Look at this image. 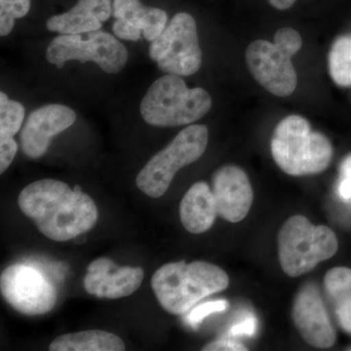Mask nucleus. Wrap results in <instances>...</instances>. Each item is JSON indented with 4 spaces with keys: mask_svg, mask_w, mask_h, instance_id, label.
<instances>
[{
    "mask_svg": "<svg viewBox=\"0 0 351 351\" xmlns=\"http://www.w3.org/2000/svg\"><path fill=\"white\" fill-rule=\"evenodd\" d=\"M18 204L39 232L54 241H68L89 232L98 221L93 199L80 186L44 179L32 182L21 191Z\"/></svg>",
    "mask_w": 351,
    "mask_h": 351,
    "instance_id": "nucleus-1",
    "label": "nucleus"
},
{
    "mask_svg": "<svg viewBox=\"0 0 351 351\" xmlns=\"http://www.w3.org/2000/svg\"><path fill=\"white\" fill-rule=\"evenodd\" d=\"M230 278L213 263L196 261L169 263L156 270L152 287L164 311L174 315L188 313L197 302L225 291Z\"/></svg>",
    "mask_w": 351,
    "mask_h": 351,
    "instance_id": "nucleus-2",
    "label": "nucleus"
},
{
    "mask_svg": "<svg viewBox=\"0 0 351 351\" xmlns=\"http://www.w3.org/2000/svg\"><path fill=\"white\" fill-rule=\"evenodd\" d=\"M276 165L294 177L319 174L331 163L332 147L326 136L314 132L301 115L292 114L277 124L271 138Z\"/></svg>",
    "mask_w": 351,
    "mask_h": 351,
    "instance_id": "nucleus-3",
    "label": "nucleus"
},
{
    "mask_svg": "<svg viewBox=\"0 0 351 351\" xmlns=\"http://www.w3.org/2000/svg\"><path fill=\"white\" fill-rule=\"evenodd\" d=\"M212 98L206 90L191 89L179 75H166L147 90L140 106L143 119L156 127L189 125L209 112Z\"/></svg>",
    "mask_w": 351,
    "mask_h": 351,
    "instance_id": "nucleus-4",
    "label": "nucleus"
},
{
    "mask_svg": "<svg viewBox=\"0 0 351 351\" xmlns=\"http://www.w3.org/2000/svg\"><path fill=\"white\" fill-rule=\"evenodd\" d=\"M278 257L283 271L299 277L311 271L321 262L336 255V233L326 226H314L302 215L289 218L277 237Z\"/></svg>",
    "mask_w": 351,
    "mask_h": 351,
    "instance_id": "nucleus-5",
    "label": "nucleus"
},
{
    "mask_svg": "<svg viewBox=\"0 0 351 351\" xmlns=\"http://www.w3.org/2000/svg\"><path fill=\"white\" fill-rule=\"evenodd\" d=\"M209 131L205 125L182 129L162 151L157 152L138 172L136 184L152 198L161 197L182 167L195 162L207 149Z\"/></svg>",
    "mask_w": 351,
    "mask_h": 351,
    "instance_id": "nucleus-6",
    "label": "nucleus"
},
{
    "mask_svg": "<svg viewBox=\"0 0 351 351\" xmlns=\"http://www.w3.org/2000/svg\"><path fill=\"white\" fill-rule=\"evenodd\" d=\"M128 51L119 39L103 31L80 34H60L46 50V59L61 69L69 61L93 62L108 75L125 68Z\"/></svg>",
    "mask_w": 351,
    "mask_h": 351,
    "instance_id": "nucleus-7",
    "label": "nucleus"
},
{
    "mask_svg": "<svg viewBox=\"0 0 351 351\" xmlns=\"http://www.w3.org/2000/svg\"><path fill=\"white\" fill-rule=\"evenodd\" d=\"M149 56L167 75L189 76L199 71L202 52L197 25L191 14H176L158 38L152 41Z\"/></svg>",
    "mask_w": 351,
    "mask_h": 351,
    "instance_id": "nucleus-8",
    "label": "nucleus"
},
{
    "mask_svg": "<svg viewBox=\"0 0 351 351\" xmlns=\"http://www.w3.org/2000/svg\"><path fill=\"white\" fill-rule=\"evenodd\" d=\"M0 290L5 301L25 315L48 313L57 302V290L49 279L23 263H15L2 271Z\"/></svg>",
    "mask_w": 351,
    "mask_h": 351,
    "instance_id": "nucleus-9",
    "label": "nucleus"
},
{
    "mask_svg": "<svg viewBox=\"0 0 351 351\" xmlns=\"http://www.w3.org/2000/svg\"><path fill=\"white\" fill-rule=\"evenodd\" d=\"M247 66L256 82L270 94L288 97L294 93L298 75L289 55L267 40H256L246 49Z\"/></svg>",
    "mask_w": 351,
    "mask_h": 351,
    "instance_id": "nucleus-10",
    "label": "nucleus"
},
{
    "mask_svg": "<svg viewBox=\"0 0 351 351\" xmlns=\"http://www.w3.org/2000/svg\"><path fill=\"white\" fill-rule=\"evenodd\" d=\"M292 318L298 332L309 346L317 348L334 346L336 332L319 290L313 284H306L295 295Z\"/></svg>",
    "mask_w": 351,
    "mask_h": 351,
    "instance_id": "nucleus-11",
    "label": "nucleus"
},
{
    "mask_svg": "<svg viewBox=\"0 0 351 351\" xmlns=\"http://www.w3.org/2000/svg\"><path fill=\"white\" fill-rule=\"evenodd\" d=\"M75 120V110L60 104H51L34 110L21 134L23 152L29 158H40L47 152L51 138L66 130Z\"/></svg>",
    "mask_w": 351,
    "mask_h": 351,
    "instance_id": "nucleus-12",
    "label": "nucleus"
},
{
    "mask_svg": "<svg viewBox=\"0 0 351 351\" xmlns=\"http://www.w3.org/2000/svg\"><path fill=\"white\" fill-rule=\"evenodd\" d=\"M141 267H119L108 258H99L90 263L83 284L88 294L100 299H121L140 288L144 280Z\"/></svg>",
    "mask_w": 351,
    "mask_h": 351,
    "instance_id": "nucleus-13",
    "label": "nucleus"
},
{
    "mask_svg": "<svg viewBox=\"0 0 351 351\" xmlns=\"http://www.w3.org/2000/svg\"><path fill=\"white\" fill-rule=\"evenodd\" d=\"M213 193L219 216L230 223H239L246 218L253 204L250 180L237 166H223L215 172Z\"/></svg>",
    "mask_w": 351,
    "mask_h": 351,
    "instance_id": "nucleus-14",
    "label": "nucleus"
},
{
    "mask_svg": "<svg viewBox=\"0 0 351 351\" xmlns=\"http://www.w3.org/2000/svg\"><path fill=\"white\" fill-rule=\"evenodd\" d=\"M113 14L112 0H78L68 12L53 16L46 22L50 32L80 34L100 31Z\"/></svg>",
    "mask_w": 351,
    "mask_h": 351,
    "instance_id": "nucleus-15",
    "label": "nucleus"
},
{
    "mask_svg": "<svg viewBox=\"0 0 351 351\" xmlns=\"http://www.w3.org/2000/svg\"><path fill=\"white\" fill-rule=\"evenodd\" d=\"M218 211L213 191L204 182L189 189L180 205V217L184 228L193 234L206 232L214 225Z\"/></svg>",
    "mask_w": 351,
    "mask_h": 351,
    "instance_id": "nucleus-16",
    "label": "nucleus"
},
{
    "mask_svg": "<svg viewBox=\"0 0 351 351\" xmlns=\"http://www.w3.org/2000/svg\"><path fill=\"white\" fill-rule=\"evenodd\" d=\"M113 16L136 25L149 41L160 36L167 25V14L162 9L145 6L140 0H113Z\"/></svg>",
    "mask_w": 351,
    "mask_h": 351,
    "instance_id": "nucleus-17",
    "label": "nucleus"
},
{
    "mask_svg": "<svg viewBox=\"0 0 351 351\" xmlns=\"http://www.w3.org/2000/svg\"><path fill=\"white\" fill-rule=\"evenodd\" d=\"M51 351H123V341L112 332L90 330L62 335L51 343Z\"/></svg>",
    "mask_w": 351,
    "mask_h": 351,
    "instance_id": "nucleus-18",
    "label": "nucleus"
},
{
    "mask_svg": "<svg viewBox=\"0 0 351 351\" xmlns=\"http://www.w3.org/2000/svg\"><path fill=\"white\" fill-rule=\"evenodd\" d=\"M328 64L332 82L338 86L351 87V36H341L334 41Z\"/></svg>",
    "mask_w": 351,
    "mask_h": 351,
    "instance_id": "nucleus-19",
    "label": "nucleus"
},
{
    "mask_svg": "<svg viewBox=\"0 0 351 351\" xmlns=\"http://www.w3.org/2000/svg\"><path fill=\"white\" fill-rule=\"evenodd\" d=\"M25 108L19 101L9 100L0 93V138H13L20 131L25 119Z\"/></svg>",
    "mask_w": 351,
    "mask_h": 351,
    "instance_id": "nucleus-20",
    "label": "nucleus"
},
{
    "mask_svg": "<svg viewBox=\"0 0 351 351\" xmlns=\"http://www.w3.org/2000/svg\"><path fill=\"white\" fill-rule=\"evenodd\" d=\"M324 287L336 306L351 301V269L339 267L330 269L324 277Z\"/></svg>",
    "mask_w": 351,
    "mask_h": 351,
    "instance_id": "nucleus-21",
    "label": "nucleus"
},
{
    "mask_svg": "<svg viewBox=\"0 0 351 351\" xmlns=\"http://www.w3.org/2000/svg\"><path fill=\"white\" fill-rule=\"evenodd\" d=\"M29 8L31 0H0V36H8L15 20L25 17Z\"/></svg>",
    "mask_w": 351,
    "mask_h": 351,
    "instance_id": "nucleus-22",
    "label": "nucleus"
},
{
    "mask_svg": "<svg viewBox=\"0 0 351 351\" xmlns=\"http://www.w3.org/2000/svg\"><path fill=\"white\" fill-rule=\"evenodd\" d=\"M228 307V302L225 300L204 302V304L195 307L191 313L186 314V317L184 318V323L191 328L197 329L203 319L209 316L210 314L221 313V311H226Z\"/></svg>",
    "mask_w": 351,
    "mask_h": 351,
    "instance_id": "nucleus-23",
    "label": "nucleus"
},
{
    "mask_svg": "<svg viewBox=\"0 0 351 351\" xmlns=\"http://www.w3.org/2000/svg\"><path fill=\"white\" fill-rule=\"evenodd\" d=\"M274 43L285 54L292 57L301 50L302 38L295 29L286 27L276 32Z\"/></svg>",
    "mask_w": 351,
    "mask_h": 351,
    "instance_id": "nucleus-24",
    "label": "nucleus"
},
{
    "mask_svg": "<svg viewBox=\"0 0 351 351\" xmlns=\"http://www.w3.org/2000/svg\"><path fill=\"white\" fill-rule=\"evenodd\" d=\"M18 152V144L14 138H0V173L8 169Z\"/></svg>",
    "mask_w": 351,
    "mask_h": 351,
    "instance_id": "nucleus-25",
    "label": "nucleus"
},
{
    "mask_svg": "<svg viewBox=\"0 0 351 351\" xmlns=\"http://www.w3.org/2000/svg\"><path fill=\"white\" fill-rule=\"evenodd\" d=\"M112 32L117 38L124 40L137 41L142 36L143 32L128 21L117 19L112 25Z\"/></svg>",
    "mask_w": 351,
    "mask_h": 351,
    "instance_id": "nucleus-26",
    "label": "nucleus"
},
{
    "mask_svg": "<svg viewBox=\"0 0 351 351\" xmlns=\"http://www.w3.org/2000/svg\"><path fill=\"white\" fill-rule=\"evenodd\" d=\"M203 351H246L248 348L239 341L230 338L219 339L208 343L202 348Z\"/></svg>",
    "mask_w": 351,
    "mask_h": 351,
    "instance_id": "nucleus-27",
    "label": "nucleus"
},
{
    "mask_svg": "<svg viewBox=\"0 0 351 351\" xmlns=\"http://www.w3.org/2000/svg\"><path fill=\"white\" fill-rule=\"evenodd\" d=\"M256 328H257V319L254 316H249L230 328L228 335L235 338L243 336L252 337L255 334Z\"/></svg>",
    "mask_w": 351,
    "mask_h": 351,
    "instance_id": "nucleus-28",
    "label": "nucleus"
},
{
    "mask_svg": "<svg viewBox=\"0 0 351 351\" xmlns=\"http://www.w3.org/2000/svg\"><path fill=\"white\" fill-rule=\"evenodd\" d=\"M336 315L339 326L351 335V301L338 304L336 306Z\"/></svg>",
    "mask_w": 351,
    "mask_h": 351,
    "instance_id": "nucleus-29",
    "label": "nucleus"
},
{
    "mask_svg": "<svg viewBox=\"0 0 351 351\" xmlns=\"http://www.w3.org/2000/svg\"><path fill=\"white\" fill-rule=\"evenodd\" d=\"M339 195L345 200L350 199L351 198V178L343 177L341 184H339Z\"/></svg>",
    "mask_w": 351,
    "mask_h": 351,
    "instance_id": "nucleus-30",
    "label": "nucleus"
},
{
    "mask_svg": "<svg viewBox=\"0 0 351 351\" xmlns=\"http://www.w3.org/2000/svg\"><path fill=\"white\" fill-rule=\"evenodd\" d=\"M267 1L277 10H288L294 5L297 0H267Z\"/></svg>",
    "mask_w": 351,
    "mask_h": 351,
    "instance_id": "nucleus-31",
    "label": "nucleus"
},
{
    "mask_svg": "<svg viewBox=\"0 0 351 351\" xmlns=\"http://www.w3.org/2000/svg\"><path fill=\"white\" fill-rule=\"evenodd\" d=\"M341 177L351 178V154L346 157L341 166Z\"/></svg>",
    "mask_w": 351,
    "mask_h": 351,
    "instance_id": "nucleus-32",
    "label": "nucleus"
},
{
    "mask_svg": "<svg viewBox=\"0 0 351 351\" xmlns=\"http://www.w3.org/2000/svg\"><path fill=\"white\" fill-rule=\"evenodd\" d=\"M350 350H351V348H350Z\"/></svg>",
    "mask_w": 351,
    "mask_h": 351,
    "instance_id": "nucleus-33",
    "label": "nucleus"
}]
</instances>
